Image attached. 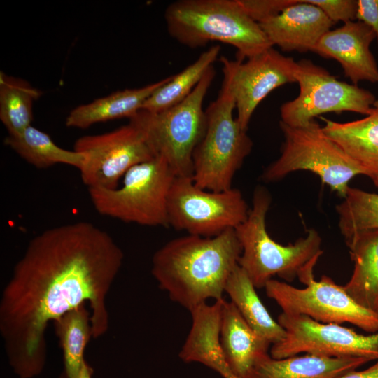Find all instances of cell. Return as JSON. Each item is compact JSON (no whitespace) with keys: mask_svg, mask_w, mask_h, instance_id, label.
<instances>
[{"mask_svg":"<svg viewBox=\"0 0 378 378\" xmlns=\"http://www.w3.org/2000/svg\"><path fill=\"white\" fill-rule=\"evenodd\" d=\"M255 288L246 273L238 265L227 281L225 293L251 328L272 345L284 338L285 330L270 316Z\"/></svg>","mask_w":378,"mask_h":378,"instance_id":"cell-23","label":"cell"},{"mask_svg":"<svg viewBox=\"0 0 378 378\" xmlns=\"http://www.w3.org/2000/svg\"><path fill=\"white\" fill-rule=\"evenodd\" d=\"M229 378H239V377H237L235 376L234 374H232V375H231Z\"/></svg>","mask_w":378,"mask_h":378,"instance_id":"cell-35","label":"cell"},{"mask_svg":"<svg viewBox=\"0 0 378 378\" xmlns=\"http://www.w3.org/2000/svg\"><path fill=\"white\" fill-rule=\"evenodd\" d=\"M248 211L239 190H204L197 186L191 176H176L168 198L169 226L204 237L235 229L246 220Z\"/></svg>","mask_w":378,"mask_h":378,"instance_id":"cell-9","label":"cell"},{"mask_svg":"<svg viewBox=\"0 0 378 378\" xmlns=\"http://www.w3.org/2000/svg\"><path fill=\"white\" fill-rule=\"evenodd\" d=\"M279 126L284 136L281 155L265 169L262 178L276 181L293 172L309 171L344 198L350 181L363 175L357 164L314 120L300 127L279 121Z\"/></svg>","mask_w":378,"mask_h":378,"instance_id":"cell-8","label":"cell"},{"mask_svg":"<svg viewBox=\"0 0 378 378\" xmlns=\"http://www.w3.org/2000/svg\"><path fill=\"white\" fill-rule=\"evenodd\" d=\"M91 313L85 304L71 310L54 322L63 351L62 378H78L84 359V349L92 337Z\"/></svg>","mask_w":378,"mask_h":378,"instance_id":"cell-27","label":"cell"},{"mask_svg":"<svg viewBox=\"0 0 378 378\" xmlns=\"http://www.w3.org/2000/svg\"><path fill=\"white\" fill-rule=\"evenodd\" d=\"M295 79L300 86L298 96L280 107V121L288 125L304 126L328 112L352 111L367 116L374 111L376 99L370 91L338 80L310 60L297 62Z\"/></svg>","mask_w":378,"mask_h":378,"instance_id":"cell-10","label":"cell"},{"mask_svg":"<svg viewBox=\"0 0 378 378\" xmlns=\"http://www.w3.org/2000/svg\"><path fill=\"white\" fill-rule=\"evenodd\" d=\"M338 225L345 239L363 230H378V194L349 187L336 206Z\"/></svg>","mask_w":378,"mask_h":378,"instance_id":"cell-28","label":"cell"},{"mask_svg":"<svg viewBox=\"0 0 378 378\" xmlns=\"http://www.w3.org/2000/svg\"><path fill=\"white\" fill-rule=\"evenodd\" d=\"M375 38L367 24L349 21L326 33L312 52L336 59L354 85L362 80L378 83V67L370 48Z\"/></svg>","mask_w":378,"mask_h":378,"instance_id":"cell-15","label":"cell"},{"mask_svg":"<svg viewBox=\"0 0 378 378\" xmlns=\"http://www.w3.org/2000/svg\"><path fill=\"white\" fill-rule=\"evenodd\" d=\"M169 77L141 88L116 91L81 104L70 111L65 124L69 127L85 129L98 122L122 118L130 119L142 108L146 101Z\"/></svg>","mask_w":378,"mask_h":378,"instance_id":"cell-22","label":"cell"},{"mask_svg":"<svg viewBox=\"0 0 378 378\" xmlns=\"http://www.w3.org/2000/svg\"><path fill=\"white\" fill-rule=\"evenodd\" d=\"M272 299L287 314H303L324 323H351L362 330L378 332V312L357 304L330 277L323 275L320 281L312 279L304 288L271 279L265 286Z\"/></svg>","mask_w":378,"mask_h":378,"instance_id":"cell-11","label":"cell"},{"mask_svg":"<svg viewBox=\"0 0 378 378\" xmlns=\"http://www.w3.org/2000/svg\"><path fill=\"white\" fill-rule=\"evenodd\" d=\"M214 65L179 104L151 113L141 109L130 118L144 132L155 155L162 157L176 176L192 175V155L206 129L205 96L215 78Z\"/></svg>","mask_w":378,"mask_h":378,"instance_id":"cell-6","label":"cell"},{"mask_svg":"<svg viewBox=\"0 0 378 378\" xmlns=\"http://www.w3.org/2000/svg\"><path fill=\"white\" fill-rule=\"evenodd\" d=\"M220 340L226 362L239 378L246 377L255 362L268 354L271 345L251 328L231 302L225 300Z\"/></svg>","mask_w":378,"mask_h":378,"instance_id":"cell-19","label":"cell"},{"mask_svg":"<svg viewBox=\"0 0 378 378\" xmlns=\"http://www.w3.org/2000/svg\"><path fill=\"white\" fill-rule=\"evenodd\" d=\"M345 240L354 268L343 288L357 304L378 312V230L360 231Z\"/></svg>","mask_w":378,"mask_h":378,"instance_id":"cell-21","label":"cell"},{"mask_svg":"<svg viewBox=\"0 0 378 378\" xmlns=\"http://www.w3.org/2000/svg\"><path fill=\"white\" fill-rule=\"evenodd\" d=\"M323 132L336 142L378 188V113L338 122L324 117Z\"/></svg>","mask_w":378,"mask_h":378,"instance_id":"cell-20","label":"cell"},{"mask_svg":"<svg viewBox=\"0 0 378 378\" xmlns=\"http://www.w3.org/2000/svg\"><path fill=\"white\" fill-rule=\"evenodd\" d=\"M295 0H239L249 16L258 24L282 11Z\"/></svg>","mask_w":378,"mask_h":378,"instance_id":"cell-30","label":"cell"},{"mask_svg":"<svg viewBox=\"0 0 378 378\" xmlns=\"http://www.w3.org/2000/svg\"><path fill=\"white\" fill-rule=\"evenodd\" d=\"M123 259L113 237L88 221L48 228L29 241L0 299V334L20 378L41 372L46 328L66 313L88 302L92 337L106 332V298Z\"/></svg>","mask_w":378,"mask_h":378,"instance_id":"cell-1","label":"cell"},{"mask_svg":"<svg viewBox=\"0 0 378 378\" xmlns=\"http://www.w3.org/2000/svg\"><path fill=\"white\" fill-rule=\"evenodd\" d=\"M356 19L372 29L378 45V0H358Z\"/></svg>","mask_w":378,"mask_h":378,"instance_id":"cell-31","label":"cell"},{"mask_svg":"<svg viewBox=\"0 0 378 378\" xmlns=\"http://www.w3.org/2000/svg\"><path fill=\"white\" fill-rule=\"evenodd\" d=\"M220 61L234 97L236 118L246 131L254 111L271 92L284 84L295 82L297 62L273 47L246 62L230 60L225 57Z\"/></svg>","mask_w":378,"mask_h":378,"instance_id":"cell-14","label":"cell"},{"mask_svg":"<svg viewBox=\"0 0 378 378\" xmlns=\"http://www.w3.org/2000/svg\"><path fill=\"white\" fill-rule=\"evenodd\" d=\"M41 94L28 82L1 71L0 120L8 135H18L31 125L33 104Z\"/></svg>","mask_w":378,"mask_h":378,"instance_id":"cell-26","label":"cell"},{"mask_svg":"<svg viewBox=\"0 0 378 378\" xmlns=\"http://www.w3.org/2000/svg\"><path fill=\"white\" fill-rule=\"evenodd\" d=\"M373 108L374 111L378 113V100H376V102H374Z\"/></svg>","mask_w":378,"mask_h":378,"instance_id":"cell-34","label":"cell"},{"mask_svg":"<svg viewBox=\"0 0 378 378\" xmlns=\"http://www.w3.org/2000/svg\"><path fill=\"white\" fill-rule=\"evenodd\" d=\"M270 204L268 191L256 188L247 218L234 229L242 248L238 265L256 288H265L274 276L288 282L298 277L306 285L314 278V267L323 254L321 237L316 230L310 229L293 244L277 243L266 228Z\"/></svg>","mask_w":378,"mask_h":378,"instance_id":"cell-3","label":"cell"},{"mask_svg":"<svg viewBox=\"0 0 378 378\" xmlns=\"http://www.w3.org/2000/svg\"><path fill=\"white\" fill-rule=\"evenodd\" d=\"M223 300H216L212 304L204 303L190 311L192 326L179 357L186 363L203 364L227 378L232 372L220 340Z\"/></svg>","mask_w":378,"mask_h":378,"instance_id":"cell-17","label":"cell"},{"mask_svg":"<svg viewBox=\"0 0 378 378\" xmlns=\"http://www.w3.org/2000/svg\"><path fill=\"white\" fill-rule=\"evenodd\" d=\"M219 45L212 46L202 52L198 58L169 80L146 101L141 109L157 113L172 107L183 101L200 82L206 72L218 59Z\"/></svg>","mask_w":378,"mask_h":378,"instance_id":"cell-25","label":"cell"},{"mask_svg":"<svg viewBox=\"0 0 378 378\" xmlns=\"http://www.w3.org/2000/svg\"><path fill=\"white\" fill-rule=\"evenodd\" d=\"M335 23L307 0L294 3L259 23L272 45L283 51H312Z\"/></svg>","mask_w":378,"mask_h":378,"instance_id":"cell-16","label":"cell"},{"mask_svg":"<svg viewBox=\"0 0 378 378\" xmlns=\"http://www.w3.org/2000/svg\"><path fill=\"white\" fill-rule=\"evenodd\" d=\"M234 109L229 80L223 75L217 98L205 110V132L192 155V178L204 190L232 188L236 172L252 150L253 141L247 131L233 116Z\"/></svg>","mask_w":378,"mask_h":378,"instance_id":"cell-5","label":"cell"},{"mask_svg":"<svg viewBox=\"0 0 378 378\" xmlns=\"http://www.w3.org/2000/svg\"><path fill=\"white\" fill-rule=\"evenodd\" d=\"M277 322L285 330L284 338L272 345L270 356L281 359L306 353L342 358H378V332L369 335L336 323L316 321L303 314L281 313Z\"/></svg>","mask_w":378,"mask_h":378,"instance_id":"cell-13","label":"cell"},{"mask_svg":"<svg viewBox=\"0 0 378 378\" xmlns=\"http://www.w3.org/2000/svg\"><path fill=\"white\" fill-rule=\"evenodd\" d=\"M241 252L234 229L213 237L188 234L155 252L151 273L172 301L191 311L209 299H223Z\"/></svg>","mask_w":378,"mask_h":378,"instance_id":"cell-2","label":"cell"},{"mask_svg":"<svg viewBox=\"0 0 378 378\" xmlns=\"http://www.w3.org/2000/svg\"><path fill=\"white\" fill-rule=\"evenodd\" d=\"M74 149L85 155L79 171L88 188H117L130 168L156 156L143 130L130 120L113 131L80 136Z\"/></svg>","mask_w":378,"mask_h":378,"instance_id":"cell-12","label":"cell"},{"mask_svg":"<svg viewBox=\"0 0 378 378\" xmlns=\"http://www.w3.org/2000/svg\"><path fill=\"white\" fill-rule=\"evenodd\" d=\"M319 8L334 23L356 19L358 0H307Z\"/></svg>","mask_w":378,"mask_h":378,"instance_id":"cell-29","label":"cell"},{"mask_svg":"<svg viewBox=\"0 0 378 378\" xmlns=\"http://www.w3.org/2000/svg\"><path fill=\"white\" fill-rule=\"evenodd\" d=\"M92 368L85 361L78 378H92Z\"/></svg>","mask_w":378,"mask_h":378,"instance_id":"cell-33","label":"cell"},{"mask_svg":"<svg viewBox=\"0 0 378 378\" xmlns=\"http://www.w3.org/2000/svg\"><path fill=\"white\" fill-rule=\"evenodd\" d=\"M164 16L170 36L190 48L220 42L235 48L236 59L244 62L273 47L239 0H178Z\"/></svg>","mask_w":378,"mask_h":378,"instance_id":"cell-4","label":"cell"},{"mask_svg":"<svg viewBox=\"0 0 378 378\" xmlns=\"http://www.w3.org/2000/svg\"><path fill=\"white\" fill-rule=\"evenodd\" d=\"M176 175L161 156L139 163L115 189L88 188L96 211L105 216L145 226L168 227V198Z\"/></svg>","mask_w":378,"mask_h":378,"instance_id":"cell-7","label":"cell"},{"mask_svg":"<svg viewBox=\"0 0 378 378\" xmlns=\"http://www.w3.org/2000/svg\"><path fill=\"white\" fill-rule=\"evenodd\" d=\"M370 361L363 357L332 358L306 354L281 359L260 357L245 378H339Z\"/></svg>","mask_w":378,"mask_h":378,"instance_id":"cell-18","label":"cell"},{"mask_svg":"<svg viewBox=\"0 0 378 378\" xmlns=\"http://www.w3.org/2000/svg\"><path fill=\"white\" fill-rule=\"evenodd\" d=\"M4 143L38 169L64 164L80 170L85 160L83 153L58 146L47 133L32 125L18 135H8Z\"/></svg>","mask_w":378,"mask_h":378,"instance_id":"cell-24","label":"cell"},{"mask_svg":"<svg viewBox=\"0 0 378 378\" xmlns=\"http://www.w3.org/2000/svg\"><path fill=\"white\" fill-rule=\"evenodd\" d=\"M376 363L370 368L361 370H353L339 378H378V358L376 359Z\"/></svg>","mask_w":378,"mask_h":378,"instance_id":"cell-32","label":"cell"}]
</instances>
